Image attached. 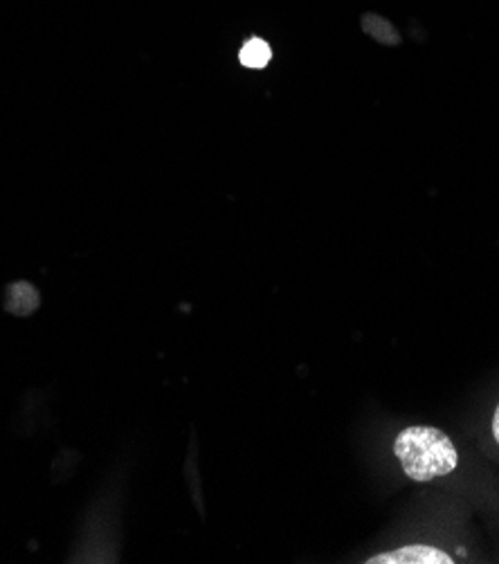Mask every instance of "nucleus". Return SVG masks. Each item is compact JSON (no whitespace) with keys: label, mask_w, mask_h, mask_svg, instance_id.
Returning a JSON list of instances; mask_svg holds the SVG:
<instances>
[{"label":"nucleus","mask_w":499,"mask_h":564,"mask_svg":"<svg viewBox=\"0 0 499 564\" xmlns=\"http://www.w3.org/2000/svg\"><path fill=\"white\" fill-rule=\"evenodd\" d=\"M492 436H495V441L499 443V405H497L495 416H492Z\"/></svg>","instance_id":"6"},{"label":"nucleus","mask_w":499,"mask_h":564,"mask_svg":"<svg viewBox=\"0 0 499 564\" xmlns=\"http://www.w3.org/2000/svg\"><path fill=\"white\" fill-rule=\"evenodd\" d=\"M365 562L367 564H453L455 560L446 551L430 544H408L394 551L378 553Z\"/></svg>","instance_id":"2"},{"label":"nucleus","mask_w":499,"mask_h":564,"mask_svg":"<svg viewBox=\"0 0 499 564\" xmlns=\"http://www.w3.org/2000/svg\"><path fill=\"white\" fill-rule=\"evenodd\" d=\"M394 455L399 457L403 473L421 484L451 475L459 464L451 436L427 425L403 430L394 441Z\"/></svg>","instance_id":"1"},{"label":"nucleus","mask_w":499,"mask_h":564,"mask_svg":"<svg viewBox=\"0 0 499 564\" xmlns=\"http://www.w3.org/2000/svg\"><path fill=\"white\" fill-rule=\"evenodd\" d=\"M239 59H241V64H243L246 68L259 70V68H265V66L270 64L272 50H270V45H268L265 41H261V39H250V41L241 47Z\"/></svg>","instance_id":"4"},{"label":"nucleus","mask_w":499,"mask_h":564,"mask_svg":"<svg viewBox=\"0 0 499 564\" xmlns=\"http://www.w3.org/2000/svg\"><path fill=\"white\" fill-rule=\"evenodd\" d=\"M39 306V293L30 284H17L8 293V311L14 315H30Z\"/></svg>","instance_id":"3"},{"label":"nucleus","mask_w":499,"mask_h":564,"mask_svg":"<svg viewBox=\"0 0 499 564\" xmlns=\"http://www.w3.org/2000/svg\"><path fill=\"white\" fill-rule=\"evenodd\" d=\"M365 30L369 34H373L378 41H384V43H397V30L387 23L384 19H373V17H367L365 19Z\"/></svg>","instance_id":"5"}]
</instances>
